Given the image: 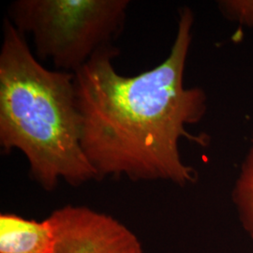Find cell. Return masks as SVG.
I'll return each mask as SVG.
<instances>
[{"instance_id":"6da1fadb","label":"cell","mask_w":253,"mask_h":253,"mask_svg":"<svg viewBox=\"0 0 253 253\" xmlns=\"http://www.w3.org/2000/svg\"><path fill=\"white\" fill-rule=\"evenodd\" d=\"M193 22L191 9H181L170 54L149 71L119 74L113 65L118 48L111 47L74 73L82 146L98 178L125 175L180 186L196 180V172L183 163L179 151L182 138L202 146L209 140L187 129L208 109L203 89L184 85Z\"/></svg>"},{"instance_id":"277c9868","label":"cell","mask_w":253,"mask_h":253,"mask_svg":"<svg viewBox=\"0 0 253 253\" xmlns=\"http://www.w3.org/2000/svg\"><path fill=\"white\" fill-rule=\"evenodd\" d=\"M48 219L54 234L51 253H143L130 230L91 208L67 206L56 209Z\"/></svg>"},{"instance_id":"7a4b0ae2","label":"cell","mask_w":253,"mask_h":253,"mask_svg":"<svg viewBox=\"0 0 253 253\" xmlns=\"http://www.w3.org/2000/svg\"><path fill=\"white\" fill-rule=\"evenodd\" d=\"M0 145L24 154L44 190L60 179L79 186L98 178L82 146L74 73L46 69L8 18L0 51Z\"/></svg>"},{"instance_id":"52a82bcc","label":"cell","mask_w":253,"mask_h":253,"mask_svg":"<svg viewBox=\"0 0 253 253\" xmlns=\"http://www.w3.org/2000/svg\"><path fill=\"white\" fill-rule=\"evenodd\" d=\"M218 6L227 18L253 27V0L220 1Z\"/></svg>"},{"instance_id":"5b68a950","label":"cell","mask_w":253,"mask_h":253,"mask_svg":"<svg viewBox=\"0 0 253 253\" xmlns=\"http://www.w3.org/2000/svg\"><path fill=\"white\" fill-rule=\"evenodd\" d=\"M54 243V229L48 218L36 221L1 214L0 253H51Z\"/></svg>"},{"instance_id":"8992f818","label":"cell","mask_w":253,"mask_h":253,"mask_svg":"<svg viewBox=\"0 0 253 253\" xmlns=\"http://www.w3.org/2000/svg\"><path fill=\"white\" fill-rule=\"evenodd\" d=\"M234 200L245 229L253 237V172L236 183Z\"/></svg>"},{"instance_id":"3957f363","label":"cell","mask_w":253,"mask_h":253,"mask_svg":"<svg viewBox=\"0 0 253 253\" xmlns=\"http://www.w3.org/2000/svg\"><path fill=\"white\" fill-rule=\"evenodd\" d=\"M128 0H16L9 21L33 39L36 55L57 69L75 73L101 50L115 47Z\"/></svg>"}]
</instances>
